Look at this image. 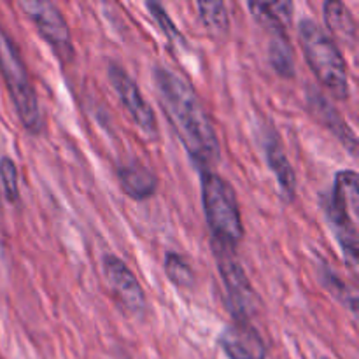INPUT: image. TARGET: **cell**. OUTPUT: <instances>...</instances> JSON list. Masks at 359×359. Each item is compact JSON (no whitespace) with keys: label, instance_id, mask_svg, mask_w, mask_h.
Returning <instances> with one entry per match:
<instances>
[{"label":"cell","instance_id":"cell-19","mask_svg":"<svg viewBox=\"0 0 359 359\" xmlns=\"http://www.w3.org/2000/svg\"><path fill=\"white\" fill-rule=\"evenodd\" d=\"M321 283L325 284L326 290H328L330 293H332L333 297L340 302V304L346 305V307L353 312L354 318H356V314H358L356 291H354L353 287L347 286V284L344 283V280L340 279L335 272H332V270H325V272H323Z\"/></svg>","mask_w":359,"mask_h":359},{"label":"cell","instance_id":"cell-21","mask_svg":"<svg viewBox=\"0 0 359 359\" xmlns=\"http://www.w3.org/2000/svg\"><path fill=\"white\" fill-rule=\"evenodd\" d=\"M147 9H149L151 16H153V20L156 21L158 27H160V30L163 32L165 37L168 39V41L172 42V44L175 46H186V39L182 37L181 32L175 28V25L172 23L170 16H168V13L165 11V7L161 6V4L158 2H147Z\"/></svg>","mask_w":359,"mask_h":359},{"label":"cell","instance_id":"cell-15","mask_svg":"<svg viewBox=\"0 0 359 359\" xmlns=\"http://www.w3.org/2000/svg\"><path fill=\"white\" fill-rule=\"evenodd\" d=\"M248 7L255 20L270 34H287L293 21V2H249Z\"/></svg>","mask_w":359,"mask_h":359},{"label":"cell","instance_id":"cell-13","mask_svg":"<svg viewBox=\"0 0 359 359\" xmlns=\"http://www.w3.org/2000/svg\"><path fill=\"white\" fill-rule=\"evenodd\" d=\"M265 154L269 167L272 168L273 175H276L277 182H279L280 191L286 196V200L291 202L294 198V193H297V174H294L293 167H291L290 160H287V154L277 133L272 132L265 139Z\"/></svg>","mask_w":359,"mask_h":359},{"label":"cell","instance_id":"cell-7","mask_svg":"<svg viewBox=\"0 0 359 359\" xmlns=\"http://www.w3.org/2000/svg\"><path fill=\"white\" fill-rule=\"evenodd\" d=\"M107 76L112 88L118 93L119 100L125 105L126 112L133 119L137 126L146 133L147 137H158V119L154 116L151 105L144 100V95L140 91L139 84L132 79L128 72L118 63H109Z\"/></svg>","mask_w":359,"mask_h":359},{"label":"cell","instance_id":"cell-1","mask_svg":"<svg viewBox=\"0 0 359 359\" xmlns=\"http://www.w3.org/2000/svg\"><path fill=\"white\" fill-rule=\"evenodd\" d=\"M154 86L160 104L177 139L202 170H210L221 158L212 121L191 84L165 65L154 67Z\"/></svg>","mask_w":359,"mask_h":359},{"label":"cell","instance_id":"cell-6","mask_svg":"<svg viewBox=\"0 0 359 359\" xmlns=\"http://www.w3.org/2000/svg\"><path fill=\"white\" fill-rule=\"evenodd\" d=\"M214 256L217 262V270L223 279L224 290L228 297V307L235 321L249 323V319L259 311V298L256 291L252 290L248 276L241 263L237 262L233 255V249L221 248L212 244Z\"/></svg>","mask_w":359,"mask_h":359},{"label":"cell","instance_id":"cell-20","mask_svg":"<svg viewBox=\"0 0 359 359\" xmlns=\"http://www.w3.org/2000/svg\"><path fill=\"white\" fill-rule=\"evenodd\" d=\"M0 182H2L4 196L7 202L16 203L20 200V181H18V168L11 158L4 156L0 160Z\"/></svg>","mask_w":359,"mask_h":359},{"label":"cell","instance_id":"cell-18","mask_svg":"<svg viewBox=\"0 0 359 359\" xmlns=\"http://www.w3.org/2000/svg\"><path fill=\"white\" fill-rule=\"evenodd\" d=\"M165 273L174 286L189 290L195 284V272L184 256L177 252H167L165 255Z\"/></svg>","mask_w":359,"mask_h":359},{"label":"cell","instance_id":"cell-2","mask_svg":"<svg viewBox=\"0 0 359 359\" xmlns=\"http://www.w3.org/2000/svg\"><path fill=\"white\" fill-rule=\"evenodd\" d=\"M298 37L305 60L319 83L337 100H347L349 98L347 63L337 42L330 37L325 28L309 18L302 20L298 25Z\"/></svg>","mask_w":359,"mask_h":359},{"label":"cell","instance_id":"cell-16","mask_svg":"<svg viewBox=\"0 0 359 359\" xmlns=\"http://www.w3.org/2000/svg\"><path fill=\"white\" fill-rule=\"evenodd\" d=\"M269 62L277 76L290 79L294 76V56L287 34H270Z\"/></svg>","mask_w":359,"mask_h":359},{"label":"cell","instance_id":"cell-17","mask_svg":"<svg viewBox=\"0 0 359 359\" xmlns=\"http://www.w3.org/2000/svg\"><path fill=\"white\" fill-rule=\"evenodd\" d=\"M200 20L209 34L214 37H224L230 32V16L223 2H198Z\"/></svg>","mask_w":359,"mask_h":359},{"label":"cell","instance_id":"cell-8","mask_svg":"<svg viewBox=\"0 0 359 359\" xmlns=\"http://www.w3.org/2000/svg\"><path fill=\"white\" fill-rule=\"evenodd\" d=\"M20 7L30 18L41 37L48 44H51L58 53L72 51L69 25L55 4L41 2V0H25V2H20Z\"/></svg>","mask_w":359,"mask_h":359},{"label":"cell","instance_id":"cell-4","mask_svg":"<svg viewBox=\"0 0 359 359\" xmlns=\"http://www.w3.org/2000/svg\"><path fill=\"white\" fill-rule=\"evenodd\" d=\"M202 203L212 244L235 249L244 237L237 195L226 179L212 170L202 172Z\"/></svg>","mask_w":359,"mask_h":359},{"label":"cell","instance_id":"cell-11","mask_svg":"<svg viewBox=\"0 0 359 359\" xmlns=\"http://www.w3.org/2000/svg\"><path fill=\"white\" fill-rule=\"evenodd\" d=\"M309 105H311L312 112L316 114V118L333 132V135L344 144V146L349 149L351 154H356L358 151V140L356 135H354L353 130L349 128L346 121L340 118L339 111L330 104L328 98L323 93L316 90H309Z\"/></svg>","mask_w":359,"mask_h":359},{"label":"cell","instance_id":"cell-5","mask_svg":"<svg viewBox=\"0 0 359 359\" xmlns=\"http://www.w3.org/2000/svg\"><path fill=\"white\" fill-rule=\"evenodd\" d=\"M0 74L6 81L7 91L23 128L34 135L41 133L44 121H42L37 93L32 86L20 49L16 48L11 35L4 30L2 25H0Z\"/></svg>","mask_w":359,"mask_h":359},{"label":"cell","instance_id":"cell-9","mask_svg":"<svg viewBox=\"0 0 359 359\" xmlns=\"http://www.w3.org/2000/svg\"><path fill=\"white\" fill-rule=\"evenodd\" d=\"M104 276L111 291L126 312H130L132 316H142L146 312L147 302L142 287L123 259L114 255H105Z\"/></svg>","mask_w":359,"mask_h":359},{"label":"cell","instance_id":"cell-12","mask_svg":"<svg viewBox=\"0 0 359 359\" xmlns=\"http://www.w3.org/2000/svg\"><path fill=\"white\" fill-rule=\"evenodd\" d=\"M118 179L123 191L133 200L151 198L158 189V179L154 172L139 161L121 165L118 168Z\"/></svg>","mask_w":359,"mask_h":359},{"label":"cell","instance_id":"cell-14","mask_svg":"<svg viewBox=\"0 0 359 359\" xmlns=\"http://www.w3.org/2000/svg\"><path fill=\"white\" fill-rule=\"evenodd\" d=\"M325 21L328 27L330 37L335 41L339 39L344 44L354 48L358 41V27L353 13L346 4L339 0H328L325 4Z\"/></svg>","mask_w":359,"mask_h":359},{"label":"cell","instance_id":"cell-3","mask_svg":"<svg viewBox=\"0 0 359 359\" xmlns=\"http://www.w3.org/2000/svg\"><path fill=\"white\" fill-rule=\"evenodd\" d=\"M323 209L337 244L340 245L351 266L356 269L359 258V179L356 172L342 170L335 175L333 193L323 198Z\"/></svg>","mask_w":359,"mask_h":359},{"label":"cell","instance_id":"cell-10","mask_svg":"<svg viewBox=\"0 0 359 359\" xmlns=\"http://www.w3.org/2000/svg\"><path fill=\"white\" fill-rule=\"evenodd\" d=\"M219 346L230 359H266L262 335L249 323L233 321L221 332Z\"/></svg>","mask_w":359,"mask_h":359}]
</instances>
